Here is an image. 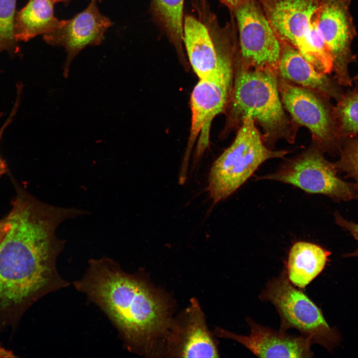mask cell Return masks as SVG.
I'll return each instance as SVG.
<instances>
[{"label": "cell", "mask_w": 358, "mask_h": 358, "mask_svg": "<svg viewBox=\"0 0 358 358\" xmlns=\"http://www.w3.org/2000/svg\"><path fill=\"white\" fill-rule=\"evenodd\" d=\"M2 113L0 112V117L2 116Z\"/></svg>", "instance_id": "cell-29"}, {"label": "cell", "mask_w": 358, "mask_h": 358, "mask_svg": "<svg viewBox=\"0 0 358 358\" xmlns=\"http://www.w3.org/2000/svg\"><path fill=\"white\" fill-rule=\"evenodd\" d=\"M331 253L310 242L299 241L291 247L285 270L295 286L305 288L324 269Z\"/></svg>", "instance_id": "cell-16"}, {"label": "cell", "mask_w": 358, "mask_h": 358, "mask_svg": "<svg viewBox=\"0 0 358 358\" xmlns=\"http://www.w3.org/2000/svg\"><path fill=\"white\" fill-rule=\"evenodd\" d=\"M231 12L239 30L238 56L240 62L247 67L278 74L280 41L259 0H250Z\"/></svg>", "instance_id": "cell-9"}, {"label": "cell", "mask_w": 358, "mask_h": 358, "mask_svg": "<svg viewBox=\"0 0 358 358\" xmlns=\"http://www.w3.org/2000/svg\"><path fill=\"white\" fill-rule=\"evenodd\" d=\"M163 354L170 357H219L216 341L195 299H191L189 306L173 319Z\"/></svg>", "instance_id": "cell-12"}, {"label": "cell", "mask_w": 358, "mask_h": 358, "mask_svg": "<svg viewBox=\"0 0 358 358\" xmlns=\"http://www.w3.org/2000/svg\"><path fill=\"white\" fill-rule=\"evenodd\" d=\"M249 0H220L230 11H232L236 7Z\"/></svg>", "instance_id": "cell-25"}, {"label": "cell", "mask_w": 358, "mask_h": 358, "mask_svg": "<svg viewBox=\"0 0 358 358\" xmlns=\"http://www.w3.org/2000/svg\"><path fill=\"white\" fill-rule=\"evenodd\" d=\"M259 298L274 306L280 318L279 331L294 328L312 344H319L330 351L339 343L338 331L328 325L317 306L290 282L285 268L267 283Z\"/></svg>", "instance_id": "cell-5"}, {"label": "cell", "mask_w": 358, "mask_h": 358, "mask_svg": "<svg viewBox=\"0 0 358 358\" xmlns=\"http://www.w3.org/2000/svg\"><path fill=\"white\" fill-rule=\"evenodd\" d=\"M16 0H0V52L13 55L18 52L13 33Z\"/></svg>", "instance_id": "cell-20"}, {"label": "cell", "mask_w": 358, "mask_h": 358, "mask_svg": "<svg viewBox=\"0 0 358 358\" xmlns=\"http://www.w3.org/2000/svg\"><path fill=\"white\" fill-rule=\"evenodd\" d=\"M153 19L184 61V0H150Z\"/></svg>", "instance_id": "cell-18"}, {"label": "cell", "mask_w": 358, "mask_h": 358, "mask_svg": "<svg viewBox=\"0 0 358 358\" xmlns=\"http://www.w3.org/2000/svg\"><path fill=\"white\" fill-rule=\"evenodd\" d=\"M74 285L106 314L128 350L162 354L174 319L168 299L158 290L106 257L90 260Z\"/></svg>", "instance_id": "cell-2"}, {"label": "cell", "mask_w": 358, "mask_h": 358, "mask_svg": "<svg viewBox=\"0 0 358 358\" xmlns=\"http://www.w3.org/2000/svg\"><path fill=\"white\" fill-rule=\"evenodd\" d=\"M339 160L335 163L338 173L358 183V137L356 136L341 141Z\"/></svg>", "instance_id": "cell-21"}, {"label": "cell", "mask_w": 358, "mask_h": 358, "mask_svg": "<svg viewBox=\"0 0 358 358\" xmlns=\"http://www.w3.org/2000/svg\"><path fill=\"white\" fill-rule=\"evenodd\" d=\"M334 106L339 136L341 141L358 134V91L343 93Z\"/></svg>", "instance_id": "cell-19"}, {"label": "cell", "mask_w": 358, "mask_h": 358, "mask_svg": "<svg viewBox=\"0 0 358 358\" xmlns=\"http://www.w3.org/2000/svg\"><path fill=\"white\" fill-rule=\"evenodd\" d=\"M295 186L310 193L321 194L337 202L358 198V183L341 179L335 163L313 143L306 150L284 163L273 173L259 178Z\"/></svg>", "instance_id": "cell-7"}, {"label": "cell", "mask_w": 358, "mask_h": 358, "mask_svg": "<svg viewBox=\"0 0 358 358\" xmlns=\"http://www.w3.org/2000/svg\"><path fill=\"white\" fill-rule=\"evenodd\" d=\"M281 51L278 67L280 79L292 84L317 91L338 101L342 96L340 85L306 60L291 45L280 41Z\"/></svg>", "instance_id": "cell-15"}, {"label": "cell", "mask_w": 358, "mask_h": 358, "mask_svg": "<svg viewBox=\"0 0 358 358\" xmlns=\"http://www.w3.org/2000/svg\"><path fill=\"white\" fill-rule=\"evenodd\" d=\"M353 81H354V83L356 85V88L355 89L358 91V72L356 76L354 77V78L353 79Z\"/></svg>", "instance_id": "cell-27"}, {"label": "cell", "mask_w": 358, "mask_h": 358, "mask_svg": "<svg viewBox=\"0 0 358 358\" xmlns=\"http://www.w3.org/2000/svg\"><path fill=\"white\" fill-rule=\"evenodd\" d=\"M235 63L223 66L214 75L199 79L190 98L191 126L187 150L180 175L185 176L190 151L201 132L207 135L215 117L221 112L230 99L233 87Z\"/></svg>", "instance_id": "cell-11"}, {"label": "cell", "mask_w": 358, "mask_h": 358, "mask_svg": "<svg viewBox=\"0 0 358 358\" xmlns=\"http://www.w3.org/2000/svg\"><path fill=\"white\" fill-rule=\"evenodd\" d=\"M10 228V223L8 216L0 220V244Z\"/></svg>", "instance_id": "cell-24"}, {"label": "cell", "mask_w": 358, "mask_h": 358, "mask_svg": "<svg viewBox=\"0 0 358 358\" xmlns=\"http://www.w3.org/2000/svg\"><path fill=\"white\" fill-rule=\"evenodd\" d=\"M325 0H259L280 41L293 46L324 73L317 52L323 42L318 22Z\"/></svg>", "instance_id": "cell-6"}, {"label": "cell", "mask_w": 358, "mask_h": 358, "mask_svg": "<svg viewBox=\"0 0 358 358\" xmlns=\"http://www.w3.org/2000/svg\"><path fill=\"white\" fill-rule=\"evenodd\" d=\"M53 0H29L15 13L13 33L16 42L27 41L33 37L49 33L60 27L65 20L54 16Z\"/></svg>", "instance_id": "cell-17"}, {"label": "cell", "mask_w": 358, "mask_h": 358, "mask_svg": "<svg viewBox=\"0 0 358 358\" xmlns=\"http://www.w3.org/2000/svg\"><path fill=\"white\" fill-rule=\"evenodd\" d=\"M352 0H326L318 25L333 61L334 78L341 86H352L349 67L356 60L352 50L356 35L350 12Z\"/></svg>", "instance_id": "cell-10"}, {"label": "cell", "mask_w": 358, "mask_h": 358, "mask_svg": "<svg viewBox=\"0 0 358 358\" xmlns=\"http://www.w3.org/2000/svg\"><path fill=\"white\" fill-rule=\"evenodd\" d=\"M97 0H91L88 7L52 32L43 35L48 44L64 47L67 58L64 76H68L71 63L77 55L88 46L99 45L105 32L112 23L102 15L97 6Z\"/></svg>", "instance_id": "cell-13"}, {"label": "cell", "mask_w": 358, "mask_h": 358, "mask_svg": "<svg viewBox=\"0 0 358 358\" xmlns=\"http://www.w3.org/2000/svg\"><path fill=\"white\" fill-rule=\"evenodd\" d=\"M278 89L285 110L295 124L309 130L313 143L324 153L339 154L341 140L330 99L279 77Z\"/></svg>", "instance_id": "cell-8"}, {"label": "cell", "mask_w": 358, "mask_h": 358, "mask_svg": "<svg viewBox=\"0 0 358 358\" xmlns=\"http://www.w3.org/2000/svg\"><path fill=\"white\" fill-rule=\"evenodd\" d=\"M53 0L55 1V2H59V1H65V0Z\"/></svg>", "instance_id": "cell-28"}, {"label": "cell", "mask_w": 358, "mask_h": 358, "mask_svg": "<svg viewBox=\"0 0 358 358\" xmlns=\"http://www.w3.org/2000/svg\"><path fill=\"white\" fill-rule=\"evenodd\" d=\"M21 93L18 92H17V96L15 100V102L14 104V105L13 106V108L10 112V114L9 115L8 118H7L6 120L5 121L3 125L1 126V127L0 129V142L1 139V137L2 136V134L6 129V128L8 126L9 124H10L11 121H12L13 117L14 115H15L16 113L17 112L18 108L19 107V105L20 103V97H21ZM7 171V165L5 162V161L1 158V157L0 156V178L2 175H3Z\"/></svg>", "instance_id": "cell-23"}, {"label": "cell", "mask_w": 358, "mask_h": 358, "mask_svg": "<svg viewBox=\"0 0 358 358\" xmlns=\"http://www.w3.org/2000/svg\"><path fill=\"white\" fill-rule=\"evenodd\" d=\"M250 328L248 336L238 335L217 328L216 335L220 337L234 340L260 358H312V345L302 336L290 335L286 332L276 331L246 318Z\"/></svg>", "instance_id": "cell-14"}, {"label": "cell", "mask_w": 358, "mask_h": 358, "mask_svg": "<svg viewBox=\"0 0 358 358\" xmlns=\"http://www.w3.org/2000/svg\"><path fill=\"white\" fill-rule=\"evenodd\" d=\"M12 352L10 350H7L0 346V358H10L11 357Z\"/></svg>", "instance_id": "cell-26"}, {"label": "cell", "mask_w": 358, "mask_h": 358, "mask_svg": "<svg viewBox=\"0 0 358 358\" xmlns=\"http://www.w3.org/2000/svg\"><path fill=\"white\" fill-rule=\"evenodd\" d=\"M227 123L239 126L247 117L262 128L263 140L270 149L279 139L294 142L298 126L286 112L278 89V74L243 65L237 56Z\"/></svg>", "instance_id": "cell-3"}, {"label": "cell", "mask_w": 358, "mask_h": 358, "mask_svg": "<svg viewBox=\"0 0 358 358\" xmlns=\"http://www.w3.org/2000/svg\"><path fill=\"white\" fill-rule=\"evenodd\" d=\"M289 152L268 147L254 121L246 118L231 145L211 168L207 189L213 202L216 203L233 193L265 161L283 158Z\"/></svg>", "instance_id": "cell-4"}, {"label": "cell", "mask_w": 358, "mask_h": 358, "mask_svg": "<svg viewBox=\"0 0 358 358\" xmlns=\"http://www.w3.org/2000/svg\"><path fill=\"white\" fill-rule=\"evenodd\" d=\"M335 221L336 223L348 231L357 240L358 244V224L352 221H350L344 218L338 211L334 213ZM343 257H354L358 258V247L357 249L351 253L346 254Z\"/></svg>", "instance_id": "cell-22"}, {"label": "cell", "mask_w": 358, "mask_h": 358, "mask_svg": "<svg viewBox=\"0 0 358 358\" xmlns=\"http://www.w3.org/2000/svg\"><path fill=\"white\" fill-rule=\"evenodd\" d=\"M11 205L10 228L0 244V334L46 294L69 285L56 267L66 243L56 234L67 220L64 211L26 193Z\"/></svg>", "instance_id": "cell-1"}]
</instances>
